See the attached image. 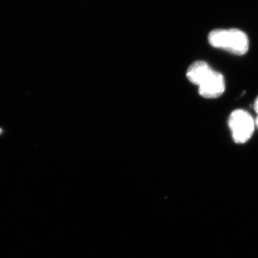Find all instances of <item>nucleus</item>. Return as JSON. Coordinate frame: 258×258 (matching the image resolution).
Masks as SVG:
<instances>
[{
    "label": "nucleus",
    "mask_w": 258,
    "mask_h": 258,
    "mask_svg": "<svg viewBox=\"0 0 258 258\" xmlns=\"http://www.w3.org/2000/svg\"><path fill=\"white\" fill-rule=\"evenodd\" d=\"M212 47L225 50L235 55H243L249 49L247 35L238 29H217L212 30L208 36Z\"/></svg>",
    "instance_id": "obj_1"
},
{
    "label": "nucleus",
    "mask_w": 258,
    "mask_h": 258,
    "mask_svg": "<svg viewBox=\"0 0 258 258\" xmlns=\"http://www.w3.org/2000/svg\"><path fill=\"white\" fill-rule=\"evenodd\" d=\"M229 126L234 142L237 144H244L253 134L255 123L248 112L237 109L231 113L229 118Z\"/></svg>",
    "instance_id": "obj_2"
},
{
    "label": "nucleus",
    "mask_w": 258,
    "mask_h": 258,
    "mask_svg": "<svg viewBox=\"0 0 258 258\" xmlns=\"http://www.w3.org/2000/svg\"><path fill=\"white\" fill-rule=\"evenodd\" d=\"M225 81L220 73L213 71L211 74L199 86L200 96L206 98H216L225 92Z\"/></svg>",
    "instance_id": "obj_3"
},
{
    "label": "nucleus",
    "mask_w": 258,
    "mask_h": 258,
    "mask_svg": "<svg viewBox=\"0 0 258 258\" xmlns=\"http://www.w3.org/2000/svg\"><path fill=\"white\" fill-rule=\"evenodd\" d=\"M214 70L205 61H196L189 66L186 77L193 84L200 86L212 74Z\"/></svg>",
    "instance_id": "obj_4"
},
{
    "label": "nucleus",
    "mask_w": 258,
    "mask_h": 258,
    "mask_svg": "<svg viewBox=\"0 0 258 258\" xmlns=\"http://www.w3.org/2000/svg\"><path fill=\"white\" fill-rule=\"evenodd\" d=\"M254 109L258 115V96L257 97V98H256L255 101H254Z\"/></svg>",
    "instance_id": "obj_5"
},
{
    "label": "nucleus",
    "mask_w": 258,
    "mask_h": 258,
    "mask_svg": "<svg viewBox=\"0 0 258 258\" xmlns=\"http://www.w3.org/2000/svg\"><path fill=\"white\" fill-rule=\"evenodd\" d=\"M254 123H255V125H256V126L257 127V128H258V115H257V118H256V120H254Z\"/></svg>",
    "instance_id": "obj_6"
},
{
    "label": "nucleus",
    "mask_w": 258,
    "mask_h": 258,
    "mask_svg": "<svg viewBox=\"0 0 258 258\" xmlns=\"http://www.w3.org/2000/svg\"><path fill=\"white\" fill-rule=\"evenodd\" d=\"M2 133H3V129L0 128V134H1Z\"/></svg>",
    "instance_id": "obj_7"
}]
</instances>
